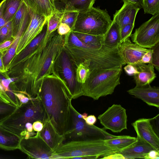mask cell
<instances>
[{
	"mask_svg": "<svg viewBox=\"0 0 159 159\" xmlns=\"http://www.w3.org/2000/svg\"><path fill=\"white\" fill-rule=\"evenodd\" d=\"M63 45L57 36L46 35L23 61L8 70L6 72L8 75L14 79L10 84L12 91L23 93L30 98L38 97L43 79L48 76L43 69L45 62Z\"/></svg>",
	"mask_w": 159,
	"mask_h": 159,
	"instance_id": "1",
	"label": "cell"
},
{
	"mask_svg": "<svg viewBox=\"0 0 159 159\" xmlns=\"http://www.w3.org/2000/svg\"><path fill=\"white\" fill-rule=\"evenodd\" d=\"M52 76L44 78L38 97L47 118L58 133L65 137L69 123L72 96L66 82L57 75Z\"/></svg>",
	"mask_w": 159,
	"mask_h": 159,
	"instance_id": "2",
	"label": "cell"
},
{
	"mask_svg": "<svg viewBox=\"0 0 159 159\" xmlns=\"http://www.w3.org/2000/svg\"><path fill=\"white\" fill-rule=\"evenodd\" d=\"M59 159H96L117 153L103 139L69 140L55 151Z\"/></svg>",
	"mask_w": 159,
	"mask_h": 159,
	"instance_id": "3",
	"label": "cell"
},
{
	"mask_svg": "<svg viewBox=\"0 0 159 159\" xmlns=\"http://www.w3.org/2000/svg\"><path fill=\"white\" fill-rule=\"evenodd\" d=\"M122 67L90 72L85 82L82 84L83 96L98 100L101 97L112 94L116 87L120 84Z\"/></svg>",
	"mask_w": 159,
	"mask_h": 159,
	"instance_id": "4",
	"label": "cell"
},
{
	"mask_svg": "<svg viewBox=\"0 0 159 159\" xmlns=\"http://www.w3.org/2000/svg\"><path fill=\"white\" fill-rule=\"evenodd\" d=\"M46 118L44 108L38 97L32 98L26 103L21 104L0 123L4 127L22 138L25 136L28 132L25 128L26 123L33 124L39 120L43 123Z\"/></svg>",
	"mask_w": 159,
	"mask_h": 159,
	"instance_id": "5",
	"label": "cell"
},
{
	"mask_svg": "<svg viewBox=\"0 0 159 159\" xmlns=\"http://www.w3.org/2000/svg\"><path fill=\"white\" fill-rule=\"evenodd\" d=\"M87 116V114L85 113L80 114L71 104L69 125L65 134V139H106L113 136L114 135L107 132L104 128H100L94 125L87 124L85 121Z\"/></svg>",
	"mask_w": 159,
	"mask_h": 159,
	"instance_id": "6",
	"label": "cell"
},
{
	"mask_svg": "<svg viewBox=\"0 0 159 159\" xmlns=\"http://www.w3.org/2000/svg\"><path fill=\"white\" fill-rule=\"evenodd\" d=\"M112 22L106 10L93 7L86 11L79 12L73 30L78 32L94 35H104Z\"/></svg>",
	"mask_w": 159,
	"mask_h": 159,
	"instance_id": "7",
	"label": "cell"
},
{
	"mask_svg": "<svg viewBox=\"0 0 159 159\" xmlns=\"http://www.w3.org/2000/svg\"><path fill=\"white\" fill-rule=\"evenodd\" d=\"M133 42L151 49L159 43V13L143 23L130 36Z\"/></svg>",
	"mask_w": 159,
	"mask_h": 159,
	"instance_id": "8",
	"label": "cell"
},
{
	"mask_svg": "<svg viewBox=\"0 0 159 159\" xmlns=\"http://www.w3.org/2000/svg\"><path fill=\"white\" fill-rule=\"evenodd\" d=\"M18 149L27 155L29 158L59 159L41 137L40 132L27 138H22Z\"/></svg>",
	"mask_w": 159,
	"mask_h": 159,
	"instance_id": "9",
	"label": "cell"
},
{
	"mask_svg": "<svg viewBox=\"0 0 159 159\" xmlns=\"http://www.w3.org/2000/svg\"><path fill=\"white\" fill-rule=\"evenodd\" d=\"M127 116L126 109L120 104H113L98 119L105 129L114 133L120 132L127 129Z\"/></svg>",
	"mask_w": 159,
	"mask_h": 159,
	"instance_id": "10",
	"label": "cell"
},
{
	"mask_svg": "<svg viewBox=\"0 0 159 159\" xmlns=\"http://www.w3.org/2000/svg\"><path fill=\"white\" fill-rule=\"evenodd\" d=\"M31 11L30 20L20 37L16 50V55L24 49L41 33L47 21V18L38 15Z\"/></svg>",
	"mask_w": 159,
	"mask_h": 159,
	"instance_id": "11",
	"label": "cell"
},
{
	"mask_svg": "<svg viewBox=\"0 0 159 159\" xmlns=\"http://www.w3.org/2000/svg\"><path fill=\"white\" fill-rule=\"evenodd\" d=\"M62 72L66 84L73 99L83 96L82 85L76 82L73 68L68 54L65 51H62L60 56Z\"/></svg>",
	"mask_w": 159,
	"mask_h": 159,
	"instance_id": "12",
	"label": "cell"
},
{
	"mask_svg": "<svg viewBox=\"0 0 159 159\" xmlns=\"http://www.w3.org/2000/svg\"><path fill=\"white\" fill-rule=\"evenodd\" d=\"M151 118L139 119L132 124L137 137L150 144L159 152L158 135L153 129L151 122Z\"/></svg>",
	"mask_w": 159,
	"mask_h": 159,
	"instance_id": "13",
	"label": "cell"
},
{
	"mask_svg": "<svg viewBox=\"0 0 159 159\" xmlns=\"http://www.w3.org/2000/svg\"><path fill=\"white\" fill-rule=\"evenodd\" d=\"M118 49L126 64L135 65L139 63L143 56L150 49L141 47L132 42L128 38L120 44Z\"/></svg>",
	"mask_w": 159,
	"mask_h": 159,
	"instance_id": "14",
	"label": "cell"
},
{
	"mask_svg": "<svg viewBox=\"0 0 159 159\" xmlns=\"http://www.w3.org/2000/svg\"><path fill=\"white\" fill-rule=\"evenodd\" d=\"M129 94L140 99L147 105L159 108V88L150 85L136 87L127 91Z\"/></svg>",
	"mask_w": 159,
	"mask_h": 159,
	"instance_id": "15",
	"label": "cell"
},
{
	"mask_svg": "<svg viewBox=\"0 0 159 159\" xmlns=\"http://www.w3.org/2000/svg\"><path fill=\"white\" fill-rule=\"evenodd\" d=\"M140 9L133 3L124 2L122 7L113 15V20L120 29L129 24H135L137 14Z\"/></svg>",
	"mask_w": 159,
	"mask_h": 159,
	"instance_id": "16",
	"label": "cell"
},
{
	"mask_svg": "<svg viewBox=\"0 0 159 159\" xmlns=\"http://www.w3.org/2000/svg\"><path fill=\"white\" fill-rule=\"evenodd\" d=\"M40 134L46 143L54 151L63 144L65 137L60 134L50 121L46 118Z\"/></svg>",
	"mask_w": 159,
	"mask_h": 159,
	"instance_id": "17",
	"label": "cell"
},
{
	"mask_svg": "<svg viewBox=\"0 0 159 159\" xmlns=\"http://www.w3.org/2000/svg\"><path fill=\"white\" fill-rule=\"evenodd\" d=\"M137 140L130 146L118 151L125 159L144 158L151 150L154 149L150 144L137 137Z\"/></svg>",
	"mask_w": 159,
	"mask_h": 159,
	"instance_id": "18",
	"label": "cell"
},
{
	"mask_svg": "<svg viewBox=\"0 0 159 159\" xmlns=\"http://www.w3.org/2000/svg\"><path fill=\"white\" fill-rule=\"evenodd\" d=\"M139 73L134 75L136 87H142L150 85L156 77L154 67L151 63L147 65L139 63L134 65Z\"/></svg>",
	"mask_w": 159,
	"mask_h": 159,
	"instance_id": "19",
	"label": "cell"
},
{
	"mask_svg": "<svg viewBox=\"0 0 159 159\" xmlns=\"http://www.w3.org/2000/svg\"><path fill=\"white\" fill-rule=\"evenodd\" d=\"M47 31V22L41 33L23 50L16 55L6 69V72L17 64L23 61L35 49L45 37Z\"/></svg>",
	"mask_w": 159,
	"mask_h": 159,
	"instance_id": "20",
	"label": "cell"
},
{
	"mask_svg": "<svg viewBox=\"0 0 159 159\" xmlns=\"http://www.w3.org/2000/svg\"><path fill=\"white\" fill-rule=\"evenodd\" d=\"M34 13L48 18L56 9L54 0H23Z\"/></svg>",
	"mask_w": 159,
	"mask_h": 159,
	"instance_id": "21",
	"label": "cell"
},
{
	"mask_svg": "<svg viewBox=\"0 0 159 159\" xmlns=\"http://www.w3.org/2000/svg\"><path fill=\"white\" fill-rule=\"evenodd\" d=\"M21 139L0 123V148L9 151L18 149Z\"/></svg>",
	"mask_w": 159,
	"mask_h": 159,
	"instance_id": "22",
	"label": "cell"
},
{
	"mask_svg": "<svg viewBox=\"0 0 159 159\" xmlns=\"http://www.w3.org/2000/svg\"><path fill=\"white\" fill-rule=\"evenodd\" d=\"M120 30L117 23L114 20L104 34L103 45L111 49L118 48L120 43Z\"/></svg>",
	"mask_w": 159,
	"mask_h": 159,
	"instance_id": "23",
	"label": "cell"
},
{
	"mask_svg": "<svg viewBox=\"0 0 159 159\" xmlns=\"http://www.w3.org/2000/svg\"><path fill=\"white\" fill-rule=\"evenodd\" d=\"M137 140V137L128 135H114L111 138L104 139L107 145L118 152L130 146Z\"/></svg>",
	"mask_w": 159,
	"mask_h": 159,
	"instance_id": "24",
	"label": "cell"
},
{
	"mask_svg": "<svg viewBox=\"0 0 159 159\" xmlns=\"http://www.w3.org/2000/svg\"><path fill=\"white\" fill-rule=\"evenodd\" d=\"M95 0H67L63 10L78 12L86 11L90 9Z\"/></svg>",
	"mask_w": 159,
	"mask_h": 159,
	"instance_id": "25",
	"label": "cell"
},
{
	"mask_svg": "<svg viewBox=\"0 0 159 159\" xmlns=\"http://www.w3.org/2000/svg\"><path fill=\"white\" fill-rule=\"evenodd\" d=\"M28 9L23 1L19 8L13 17L12 21L13 38L17 37Z\"/></svg>",
	"mask_w": 159,
	"mask_h": 159,
	"instance_id": "26",
	"label": "cell"
},
{
	"mask_svg": "<svg viewBox=\"0 0 159 159\" xmlns=\"http://www.w3.org/2000/svg\"><path fill=\"white\" fill-rule=\"evenodd\" d=\"M23 0H5L3 17L7 22L11 20Z\"/></svg>",
	"mask_w": 159,
	"mask_h": 159,
	"instance_id": "27",
	"label": "cell"
},
{
	"mask_svg": "<svg viewBox=\"0 0 159 159\" xmlns=\"http://www.w3.org/2000/svg\"><path fill=\"white\" fill-rule=\"evenodd\" d=\"M73 32L85 44L97 48L101 47L103 45L104 35H94L78 32Z\"/></svg>",
	"mask_w": 159,
	"mask_h": 159,
	"instance_id": "28",
	"label": "cell"
},
{
	"mask_svg": "<svg viewBox=\"0 0 159 159\" xmlns=\"http://www.w3.org/2000/svg\"><path fill=\"white\" fill-rule=\"evenodd\" d=\"M63 10L60 11L57 9L47 19V33H50L57 29L61 22Z\"/></svg>",
	"mask_w": 159,
	"mask_h": 159,
	"instance_id": "29",
	"label": "cell"
},
{
	"mask_svg": "<svg viewBox=\"0 0 159 159\" xmlns=\"http://www.w3.org/2000/svg\"><path fill=\"white\" fill-rule=\"evenodd\" d=\"M20 37H16L9 48L3 53L2 60L5 70L16 55V51Z\"/></svg>",
	"mask_w": 159,
	"mask_h": 159,
	"instance_id": "30",
	"label": "cell"
},
{
	"mask_svg": "<svg viewBox=\"0 0 159 159\" xmlns=\"http://www.w3.org/2000/svg\"><path fill=\"white\" fill-rule=\"evenodd\" d=\"M17 107L0 99V123L11 114Z\"/></svg>",
	"mask_w": 159,
	"mask_h": 159,
	"instance_id": "31",
	"label": "cell"
},
{
	"mask_svg": "<svg viewBox=\"0 0 159 159\" xmlns=\"http://www.w3.org/2000/svg\"><path fill=\"white\" fill-rule=\"evenodd\" d=\"M143 8L145 14L154 16L159 13V0H144Z\"/></svg>",
	"mask_w": 159,
	"mask_h": 159,
	"instance_id": "32",
	"label": "cell"
},
{
	"mask_svg": "<svg viewBox=\"0 0 159 159\" xmlns=\"http://www.w3.org/2000/svg\"><path fill=\"white\" fill-rule=\"evenodd\" d=\"M63 13L61 22L68 25L73 30L77 19L79 12L73 11L63 10Z\"/></svg>",
	"mask_w": 159,
	"mask_h": 159,
	"instance_id": "33",
	"label": "cell"
},
{
	"mask_svg": "<svg viewBox=\"0 0 159 159\" xmlns=\"http://www.w3.org/2000/svg\"><path fill=\"white\" fill-rule=\"evenodd\" d=\"M12 34L13 29L11 20L8 22L0 30V43L13 37Z\"/></svg>",
	"mask_w": 159,
	"mask_h": 159,
	"instance_id": "34",
	"label": "cell"
},
{
	"mask_svg": "<svg viewBox=\"0 0 159 159\" xmlns=\"http://www.w3.org/2000/svg\"><path fill=\"white\" fill-rule=\"evenodd\" d=\"M66 36L71 44L75 46L84 48L88 47L98 48L84 43L78 38L74 32L71 31L66 34Z\"/></svg>",
	"mask_w": 159,
	"mask_h": 159,
	"instance_id": "35",
	"label": "cell"
},
{
	"mask_svg": "<svg viewBox=\"0 0 159 159\" xmlns=\"http://www.w3.org/2000/svg\"><path fill=\"white\" fill-rule=\"evenodd\" d=\"M135 24H128L120 29V43L123 42L127 38H129L131 34Z\"/></svg>",
	"mask_w": 159,
	"mask_h": 159,
	"instance_id": "36",
	"label": "cell"
},
{
	"mask_svg": "<svg viewBox=\"0 0 159 159\" xmlns=\"http://www.w3.org/2000/svg\"><path fill=\"white\" fill-rule=\"evenodd\" d=\"M153 52L152 60L151 63L154 67L159 71V43L152 48Z\"/></svg>",
	"mask_w": 159,
	"mask_h": 159,
	"instance_id": "37",
	"label": "cell"
},
{
	"mask_svg": "<svg viewBox=\"0 0 159 159\" xmlns=\"http://www.w3.org/2000/svg\"><path fill=\"white\" fill-rule=\"evenodd\" d=\"M15 38L12 37L0 43V52L3 53L9 48L14 42Z\"/></svg>",
	"mask_w": 159,
	"mask_h": 159,
	"instance_id": "38",
	"label": "cell"
},
{
	"mask_svg": "<svg viewBox=\"0 0 159 159\" xmlns=\"http://www.w3.org/2000/svg\"><path fill=\"white\" fill-rule=\"evenodd\" d=\"M89 73V70L83 66L82 67L79 69V75L82 85L85 82Z\"/></svg>",
	"mask_w": 159,
	"mask_h": 159,
	"instance_id": "39",
	"label": "cell"
},
{
	"mask_svg": "<svg viewBox=\"0 0 159 159\" xmlns=\"http://www.w3.org/2000/svg\"><path fill=\"white\" fill-rule=\"evenodd\" d=\"M57 31L58 33L62 35H65L71 31V29L67 24L61 22L59 25Z\"/></svg>",
	"mask_w": 159,
	"mask_h": 159,
	"instance_id": "40",
	"label": "cell"
},
{
	"mask_svg": "<svg viewBox=\"0 0 159 159\" xmlns=\"http://www.w3.org/2000/svg\"><path fill=\"white\" fill-rule=\"evenodd\" d=\"M126 73L129 75L132 76L139 73V71L134 65L127 64L124 67Z\"/></svg>",
	"mask_w": 159,
	"mask_h": 159,
	"instance_id": "41",
	"label": "cell"
},
{
	"mask_svg": "<svg viewBox=\"0 0 159 159\" xmlns=\"http://www.w3.org/2000/svg\"><path fill=\"white\" fill-rule=\"evenodd\" d=\"M153 50L150 49L149 51L146 53L142 57L139 63H151L152 60Z\"/></svg>",
	"mask_w": 159,
	"mask_h": 159,
	"instance_id": "42",
	"label": "cell"
},
{
	"mask_svg": "<svg viewBox=\"0 0 159 159\" xmlns=\"http://www.w3.org/2000/svg\"><path fill=\"white\" fill-rule=\"evenodd\" d=\"M5 2V0L0 2V30L7 22L4 19L3 15Z\"/></svg>",
	"mask_w": 159,
	"mask_h": 159,
	"instance_id": "43",
	"label": "cell"
},
{
	"mask_svg": "<svg viewBox=\"0 0 159 159\" xmlns=\"http://www.w3.org/2000/svg\"><path fill=\"white\" fill-rule=\"evenodd\" d=\"M16 97L20 104L27 102L32 98H30L24 94L20 93L13 92Z\"/></svg>",
	"mask_w": 159,
	"mask_h": 159,
	"instance_id": "44",
	"label": "cell"
},
{
	"mask_svg": "<svg viewBox=\"0 0 159 159\" xmlns=\"http://www.w3.org/2000/svg\"><path fill=\"white\" fill-rule=\"evenodd\" d=\"M145 159H159V152L155 149L150 150L144 157Z\"/></svg>",
	"mask_w": 159,
	"mask_h": 159,
	"instance_id": "45",
	"label": "cell"
},
{
	"mask_svg": "<svg viewBox=\"0 0 159 159\" xmlns=\"http://www.w3.org/2000/svg\"><path fill=\"white\" fill-rule=\"evenodd\" d=\"M33 128L34 131L40 132L43 127V124L41 121L37 120L33 123Z\"/></svg>",
	"mask_w": 159,
	"mask_h": 159,
	"instance_id": "46",
	"label": "cell"
},
{
	"mask_svg": "<svg viewBox=\"0 0 159 159\" xmlns=\"http://www.w3.org/2000/svg\"><path fill=\"white\" fill-rule=\"evenodd\" d=\"M124 2H129L134 4L140 9L143 8L144 0H121Z\"/></svg>",
	"mask_w": 159,
	"mask_h": 159,
	"instance_id": "47",
	"label": "cell"
},
{
	"mask_svg": "<svg viewBox=\"0 0 159 159\" xmlns=\"http://www.w3.org/2000/svg\"><path fill=\"white\" fill-rule=\"evenodd\" d=\"M86 124L89 125H93L97 121V118L94 115H90L87 116L85 119Z\"/></svg>",
	"mask_w": 159,
	"mask_h": 159,
	"instance_id": "48",
	"label": "cell"
},
{
	"mask_svg": "<svg viewBox=\"0 0 159 159\" xmlns=\"http://www.w3.org/2000/svg\"><path fill=\"white\" fill-rule=\"evenodd\" d=\"M103 159H125V157L121 154L118 153H115L112 154L110 155L107 156L102 158Z\"/></svg>",
	"mask_w": 159,
	"mask_h": 159,
	"instance_id": "49",
	"label": "cell"
},
{
	"mask_svg": "<svg viewBox=\"0 0 159 159\" xmlns=\"http://www.w3.org/2000/svg\"><path fill=\"white\" fill-rule=\"evenodd\" d=\"M3 53L0 52V72L1 73H4L6 72L3 61Z\"/></svg>",
	"mask_w": 159,
	"mask_h": 159,
	"instance_id": "50",
	"label": "cell"
},
{
	"mask_svg": "<svg viewBox=\"0 0 159 159\" xmlns=\"http://www.w3.org/2000/svg\"><path fill=\"white\" fill-rule=\"evenodd\" d=\"M33 124L30 123H27L25 125V128L28 132H31L34 131L33 128Z\"/></svg>",
	"mask_w": 159,
	"mask_h": 159,
	"instance_id": "51",
	"label": "cell"
},
{
	"mask_svg": "<svg viewBox=\"0 0 159 159\" xmlns=\"http://www.w3.org/2000/svg\"><path fill=\"white\" fill-rule=\"evenodd\" d=\"M0 99L7 103H10L9 101L2 95L0 90Z\"/></svg>",
	"mask_w": 159,
	"mask_h": 159,
	"instance_id": "52",
	"label": "cell"
},
{
	"mask_svg": "<svg viewBox=\"0 0 159 159\" xmlns=\"http://www.w3.org/2000/svg\"><path fill=\"white\" fill-rule=\"evenodd\" d=\"M54 1H61L63 2L64 3H65L67 1V0H54Z\"/></svg>",
	"mask_w": 159,
	"mask_h": 159,
	"instance_id": "53",
	"label": "cell"
}]
</instances>
